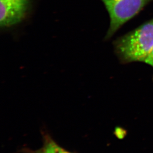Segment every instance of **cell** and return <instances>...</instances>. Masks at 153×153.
<instances>
[{
  "instance_id": "1",
  "label": "cell",
  "mask_w": 153,
  "mask_h": 153,
  "mask_svg": "<svg viewBox=\"0 0 153 153\" xmlns=\"http://www.w3.org/2000/svg\"><path fill=\"white\" fill-rule=\"evenodd\" d=\"M114 46L121 63L144 62L153 49V18L117 38Z\"/></svg>"
},
{
  "instance_id": "3",
  "label": "cell",
  "mask_w": 153,
  "mask_h": 153,
  "mask_svg": "<svg viewBox=\"0 0 153 153\" xmlns=\"http://www.w3.org/2000/svg\"><path fill=\"white\" fill-rule=\"evenodd\" d=\"M43 145L40 149L33 150L27 148L20 150V153H77L68 150L57 143L46 130L41 131Z\"/></svg>"
},
{
  "instance_id": "2",
  "label": "cell",
  "mask_w": 153,
  "mask_h": 153,
  "mask_svg": "<svg viewBox=\"0 0 153 153\" xmlns=\"http://www.w3.org/2000/svg\"><path fill=\"white\" fill-rule=\"evenodd\" d=\"M110 16L105 39H110L123 25L138 15L153 0H101Z\"/></svg>"
},
{
  "instance_id": "4",
  "label": "cell",
  "mask_w": 153,
  "mask_h": 153,
  "mask_svg": "<svg viewBox=\"0 0 153 153\" xmlns=\"http://www.w3.org/2000/svg\"><path fill=\"white\" fill-rule=\"evenodd\" d=\"M114 134L120 139L124 138L127 134V132L121 127H117L114 129Z\"/></svg>"
},
{
  "instance_id": "5",
  "label": "cell",
  "mask_w": 153,
  "mask_h": 153,
  "mask_svg": "<svg viewBox=\"0 0 153 153\" xmlns=\"http://www.w3.org/2000/svg\"><path fill=\"white\" fill-rule=\"evenodd\" d=\"M144 63L147 64V65H150L153 68V49L146 58Z\"/></svg>"
}]
</instances>
